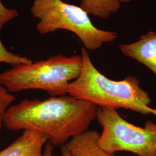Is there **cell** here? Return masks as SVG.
I'll return each instance as SVG.
<instances>
[{
	"label": "cell",
	"mask_w": 156,
	"mask_h": 156,
	"mask_svg": "<svg viewBox=\"0 0 156 156\" xmlns=\"http://www.w3.org/2000/svg\"><path fill=\"white\" fill-rule=\"evenodd\" d=\"M82 68L80 75L70 84L68 94L93 102L98 107L124 108L143 115L156 116L151 108V99L140 86L139 80L127 76L121 80L107 78L95 67L84 48L81 49Z\"/></svg>",
	"instance_id": "obj_2"
},
{
	"label": "cell",
	"mask_w": 156,
	"mask_h": 156,
	"mask_svg": "<svg viewBox=\"0 0 156 156\" xmlns=\"http://www.w3.org/2000/svg\"><path fill=\"white\" fill-rule=\"evenodd\" d=\"M98 107L69 95L44 100L25 99L9 108L4 126L13 131H37L45 135L52 146H62L88 129L96 119Z\"/></svg>",
	"instance_id": "obj_1"
},
{
	"label": "cell",
	"mask_w": 156,
	"mask_h": 156,
	"mask_svg": "<svg viewBox=\"0 0 156 156\" xmlns=\"http://www.w3.org/2000/svg\"></svg>",
	"instance_id": "obj_15"
},
{
	"label": "cell",
	"mask_w": 156,
	"mask_h": 156,
	"mask_svg": "<svg viewBox=\"0 0 156 156\" xmlns=\"http://www.w3.org/2000/svg\"><path fill=\"white\" fill-rule=\"evenodd\" d=\"M99 136L97 131L87 129L73 137L63 146L73 156H117L108 153L101 148L98 143Z\"/></svg>",
	"instance_id": "obj_8"
},
{
	"label": "cell",
	"mask_w": 156,
	"mask_h": 156,
	"mask_svg": "<svg viewBox=\"0 0 156 156\" xmlns=\"http://www.w3.org/2000/svg\"><path fill=\"white\" fill-rule=\"evenodd\" d=\"M115 1H116L117 2L122 4V3H127V2H129L134 1H136V0H115Z\"/></svg>",
	"instance_id": "obj_14"
},
{
	"label": "cell",
	"mask_w": 156,
	"mask_h": 156,
	"mask_svg": "<svg viewBox=\"0 0 156 156\" xmlns=\"http://www.w3.org/2000/svg\"><path fill=\"white\" fill-rule=\"evenodd\" d=\"M15 100V96L0 84V131L4 126V119L6 113Z\"/></svg>",
	"instance_id": "obj_11"
},
{
	"label": "cell",
	"mask_w": 156,
	"mask_h": 156,
	"mask_svg": "<svg viewBox=\"0 0 156 156\" xmlns=\"http://www.w3.org/2000/svg\"><path fill=\"white\" fill-rule=\"evenodd\" d=\"M30 11L38 20L36 28L41 35L67 30L76 35L87 50L100 49L117 38L116 32L97 28L89 15L80 6L62 0H34Z\"/></svg>",
	"instance_id": "obj_4"
},
{
	"label": "cell",
	"mask_w": 156,
	"mask_h": 156,
	"mask_svg": "<svg viewBox=\"0 0 156 156\" xmlns=\"http://www.w3.org/2000/svg\"><path fill=\"white\" fill-rule=\"evenodd\" d=\"M96 119L102 128L98 145L106 153L127 151L136 156H156V124L150 120L140 127L127 122L116 109L105 107H98Z\"/></svg>",
	"instance_id": "obj_5"
},
{
	"label": "cell",
	"mask_w": 156,
	"mask_h": 156,
	"mask_svg": "<svg viewBox=\"0 0 156 156\" xmlns=\"http://www.w3.org/2000/svg\"><path fill=\"white\" fill-rule=\"evenodd\" d=\"M82 68L81 55L62 54L29 64L17 65L0 73V84L9 92L41 90L50 97L68 94L70 83L80 75Z\"/></svg>",
	"instance_id": "obj_3"
},
{
	"label": "cell",
	"mask_w": 156,
	"mask_h": 156,
	"mask_svg": "<svg viewBox=\"0 0 156 156\" xmlns=\"http://www.w3.org/2000/svg\"><path fill=\"white\" fill-rule=\"evenodd\" d=\"M124 55L140 62L156 75V33L149 31L140 39L129 44L119 46Z\"/></svg>",
	"instance_id": "obj_6"
},
{
	"label": "cell",
	"mask_w": 156,
	"mask_h": 156,
	"mask_svg": "<svg viewBox=\"0 0 156 156\" xmlns=\"http://www.w3.org/2000/svg\"><path fill=\"white\" fill-rule=\"evenodd\" d=\"M53 150V146L50 144L49 142H47L45 145L44 151L42 152V156H53L52 152ZM60 156H73L72 154L66 149L63 146H62V153Z\"/></svg>",
	"instance_id": "obj_13"
},
{
	"label": "cell",
	"mask_w": 156,
	"mask_h": 156,
	"mask_svg": "<svg viewBox=\"0 0 156 156\" xmlns=\"http://www.w3.org/2000/svg\"><path fill=\"white\" fill-rule=\"evenodd\" d=\"M33 61L26 56L12 53L7 50L0 39V62L11 64L13 66L22 64H29Z\"/></svg>",
	"instance_id": "obj_10"
},
{
	"label": "cell",
	"mask_w": 156,
	"mask_h": 156,
	"mask_svg": "<svg viewBox=\"0 0 156 156\" xmlns=\"http://www.w3.org/2000/svg\"><path fill=\"white\" fill-rule=\"evenodd\" d=\"M48 142L43 134L33 130H24L11 145L0 151V156H42Z\"/></svg>",
	"instance_id": "obj_7"
},
{
	"label": "cell",
	"mask_w": 156,
	"mask_h": 156,
	"mask_svg": "<svg viewBox=\"0 0 156 156\" xmlns=\"http://www.w3.org/2000/svg\"><path fill=\"white\" fill-rule=\"evenodd\" d=\"M80 6L87 13L102 19H106L116 13L121 4L115 0H79Z\"/></svg>",
	"instance_id": "obj_9"
},
{
	"label": "cell",
	"mask_w": 156,
	"mask_h": 156,
	"mask_svg": "<svg viewBox=\"0 0 156 156\" xmlns=\"http://www.w3.org/2000/svg\"><path fill=\"white\" fill-rule=\"evenodd\" d=\"M19 16V12L15 9L6 8L0 0V31L6 23Z\"/></svg>",
	"instance_id": "obj_12"
}]
</instances>
